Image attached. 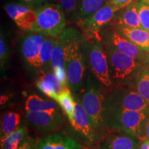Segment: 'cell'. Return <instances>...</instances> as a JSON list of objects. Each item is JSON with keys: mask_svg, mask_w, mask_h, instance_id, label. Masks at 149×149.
I'll use <instances>...</instances> for the list:
<instances>
[{"mask_svg": "<svg viewBox=\"0 0 149 149\" xmlns=\"http://www.w3.org/2000/svg\"><path fill=\"white\" fill-rule=\"evenodd\" d=\"M141 1H143L144 3H146V4H148L149 6V0H141Z\"/></svg>", "mask_w": 149, "mask_h": 149, "instance_id": "cell-36", "label": "cell"}, {"mask_svg": "<svg viewBox=\"0 0 149 149\" xmlns=\"http://www.w3.org/2000/svg\"><path fill=\"white\" fill-rule=\"evenodd\" d=\"M57 38L46 36L41 47L40 56H39V63H40V70L48 71L51 68V57L52 52Z\"/></svg>", "mask_w": 149, "mask_h": 149, "instance_id": "cell-21", "label": "cell"}, {"mask_svg": "<svg viewBox=\"0 0 149 149\" xmlns=\"http://www.w3.org/2000/svg\"><path fill=\"white\" fill-rule=\"evenodd\" d=\"M122 110L149 112V104L135 88L120 86L104 96L103 111Z\"/></svg>", "mask_w": 149, "mask_h": 149, "instance_id": "cell-4", "label": "cell"}, {"mask_svg": "<svg viewBox=\"0 0 149 149\" xmlns=\"http://www.w3.org/2000/svg\"><path fill=\"white\" fill-rule=\"evenodd\" d=\"M148 61H149V52L148 53Z\"/></svg>", "mask_w": 149, "mask_h": 149, "instance_id": "cell-37", "label": "cell"}, {"mask_svg": "<svg viewBox=\"0 0 149 149\" xmlns=\"http://www.w3.org/2000/svg\"><path fill=\"white\" fill-rule=\"evenodd\" d=\"M26 115L30 125L35 130L42 133L57 130L64 120L59 111L55 112L26 111Z\"/></svg>", "mask_w": 149, "mask_h": 149, "instance_id": "cell-13", "label": "cell"}, {"mask_svg": "<svg viewBox=\"0 0 149 149\" xmlns=\"http://www.w3.org/2000/svg\"><path fill=\"white\" fill-rule=\"evenodd\" d=\"M21 115L16 112L9 111L6 113L1 122V138L9 135L19 127Z\"/></svg>", "mask_w": 149, "mask_h": 149, "instance_id": "cell-23", "label": "cell"}, {"mask_svg": "<svg viewBox=\"0 0 149 149\" xmlns=\"http://www.w3.org/2000/svg\"><path fill=\"white\" fill-rule=\"evenodd\" d=\"M66 17L77 19L79 0H58Z\"/></svg>", "mask_w": 149, "mask_h": 149, "instance_id": "cell-27", "label": "cell"}, {"mask_svg": "<svg viewBox=\"0 0 149 149\" xmlns=\"http://www.w3.org/2000/svg\"><path fill=\"white\" fill-rule=\"evenodd\" d=\"M138 10L141 29L149 32V6L141 0H138Z\"/></svg>", "mask_w": 149, "mask_h": 149, "instance_id": "cell-28", "label": "cell"}, {"mask_svg": "<svg viewBox=\"0 0 149 149\" xmlns=\"http://www.w3.org/2000/svg\"><path fill=\"white\" fill-rule=\"evenodd\" d=\"M111 24L141 29L138 10V0H135L127 6L117 11Z\"/></svg>", "mask_w": 149, "mask_h": 149, "instance_id": "cell-17", "label": "cell"}, {"mask_svg": "<svg viewBox=\"0 0 149 149\" xmlns=\"http://www.w3.org/2000/svg\"><path fill=\"white\" fill-rule=\"evenodd\" d=\"M55 1V0H39V2H40V6H42V5L45 4L47 3H51L52 1Z\"/></svg>", "mask_w": 149, "mask_h": 149, "instance_id": "cell-35", "label": "cell"}, {"mask_svg": "<svg viewBox=\"0 0 149 149\" xmlns=\"http://www.w3.org/2000/svg\"><path fill=\"white\" fill-rule=\"evenodd\" d=\"M55 102L37 95H30L26 100L25 110L29 112H55L59 111Z\"/></svg>", "mask_w": 149, "mask_h": 149, "instance_id": "cell-20", "label": "cell"}, {"mask_svg": "<svg viewBox=\"0 0 149 149\" xmlns=\"http://www.w3.org/2000/svg\"><path fill=\"white\" fill-rule=\"evenodd\" d=\"M101 83L91 72L87 74L84 86L81 91V102L88 113L95 129H102L104 126L103 118V100Z\"/></svg>", "mask_w": 149, "mask_h": 149, "instance_id": "cell-6", "label": "cell"}, {"mask_svg": "<svg viewBox=\"0 0 149 149\" xmlns=\"http://www.w3.org/2000/svg\"><path fill=\"white\" fill-rule=\"evenodd\" d=\"M115 29L124 36L145 52H149V32L139 28H129L124 26L115 25Z\"/></svg>", "mask_w": 149, "mask_h": 149, "instance_id": "cell-19", "label": "cell"}, {"mask_svg": "<svg viewBox=\"0 0 149 149\" xmlns=\"http://www.w3.org/2000/svg\"><path fill=\"white\" fill-rule=\"evenodd\" d=\"M108 1L109 0H79L77 19L80 20L86 17L102 8Z\"/></svg>", "mask_w": 149, "mask_h": 149, "instance_id": "cell-25", "label": "cell"}, {"mask_svg": "<svg viewBox=\"0 0 149 149\" xmlns=\"http://www.w3.org/2000/svg\"><path fill=\"white\" fill-rule=\"evenodd\" d=\"M144 134H145V137H146L147 139L149 140V117L147 120L146 126H145V131H144Z\"/></svg>", "mask_w": 149, "mask_h": 149, "instance_id": "cell-34", "label": "cell"}, {"mask_svg": "<svg viewBox=\"0 0 149 149\" xmlns=\"http://www.w3.org/2000/svg\"><path fill=\"white\" fill-rule=\"evenodd\" d=\"M51 68L54 73L60 80L62 85L66 88H68L64 50L62 43L59 38L56 39L52 52Z\"/></svg>", "mask_w": 149, "mask_h": 149, "instance_id": "cell-18", "label": "cell"}, {"mask_svg": "<svg viewBox=\"0 0 149 149\" xmlns=\"http://www.w3.org/2000/svg\"><path fill=\"white\" fill-rule=\"evenodd\" d=\"M104 45L107 53L112 83L135 87L139 75L147 68L146 64L121 53L111 46Z\"/></svg>", "mask_w": 149, "mask_h": 149, "instance_id": "cell-2", "label": "cell"}, {"mask_svg": "<svg viewBox=\"0 0 149 149\" xmlns=\"http://www.w3.org/2000/svg\"><path fill=\"white\" fill-rule=\"evenodd\" d=\"M36 12L37 22L34 32L59 38L66 26V16L60 3H45L37 8Z\"/></svg>", "mask_w": 149, "mask_h": 149, "instance_id": "cell-5", "label": "cell"}, {"mask_svg": "<svg viewBox=\"0 0 149 149\" xmlns=\"http://www.w3.org/2000/svg\"><path fill=\"white\" fill-rule=\"evenodd\" d=\"M139 149H149V140L146 137L140 139Z\"/></svg>", "mask_w": 149, "mask_h": 149, "instance_id": "cell-33", "label": "cell"}, {"mask_svg": "<svg viewBox=\"0 0 149 149\" xmlns=\"http://www.w3.org/2000/svg\"><path fill=\"white\" fill-rule=\"evenodd\" d=\"M100 34L102 42L106 45L111 46L121 53L129 55L145 64L149 63L148 53L142 51L126 37L120 34L114 26H107L102 29Z\"/></svg>", "mask_w": 149, "mask_h": 149, "instance_id": "cell-8", "label": "cell"}, {"mask_svg": "<svg viewBox=\"0 0 149 149\" xmlns=\"http://www.w3.org/2000/svg\"><path fill=\"white\" fill-rule=\"evenodd\" d=\"M7 15L18 28L26 32H34L37 22L36 8L24 4L22 2H10L3 6Z\"/></svg>", "mask_w": 149, "mask_h": 149, "instance_id": "cell-11", "label": "cell"}, {"mask_svg": "<svg viewBox=\"0 0 149 149\" xmlns=\"http://www.w3.org/2000/svg\"><path fill=\"white\" fill-rule=\"evenodd\" d=\"M37 143L36 139L26 135L18 149H37Z\"/></svg>", "mask_w": 149, "mask_h": 149, "instance_id": "cell-30", "label": "cell"}, {"mask_svg": "<svg viewBox=\"0 0 149 149\" xmlns=\"http://www.w3.org/2000/svg\"><path fill=\"white\" fill-rule=\"evenodd\" d=\"M8 44L4 35L1 32L0 36V64L1 68H3L8 60Z\"/></svg>", "mask_w": 149, "mask_h": 149, "instance_id": "cell-29", "label": "cell"}, {"mask_svg": "<svg viewBox=\"0 0 149 149\" xmlns=\"http://www.w3.org/2000/svg\"><path fill=\"white\" fill-rule=\"evenodd\" d=\"M37 149H83L77 141L61 133L49 135L41 139Z\"/></svg>", "mask_w": 149, "mask_h": 149, "instance_id": "cell-16", "label": "cell"}, {"mask_svg": "<svg viewBox=\"0 0 149 149\" xmlns=\"http://www.w3.org/2000/svg\"><path fill=\"white\" fill-rule=\"evenodd\" d=\"M27 134L25 125L19 126L9 135L1 137L0 140L1 149H18Z\"/></svg>", "mask_w": 149, "mask_h": 149, "instance_id": "cell-22", "label": "cell"}, {"mask_svg": "<svg viewBox=\"0 0 149 149\" xmlns=\"http://www.w3.org/2000/svg\"><path fill=\"white\" fill-rule=\"evenodd\" d=\"M71 93L69 88H67L61 93L55 100L58 103L59 107L62 109L70 123L73 120L74 106V97Z\"/></svg>", "mask_w": 149, "mask_h": 149, "instance_id": "cell-24", "label": "cell"}, {"mask_svg": "<svg viewBox=\"0 0 149 149\" xmlns=\"http://www.w3.org/2000/svg\"><path fill=\"white\" fill-rule=\"evenodd\" d=\"M59 39L64 50L68 88L77 94L82 91L86 81V42L79 31L72 28L65 29Z\"/></svg>", "mask_w": 149, "mask_h": 149, "instance_id": "cell-1", "label": "cell"}, {"mask_svg": "<svg viewBox=\"0 0 149 149\" xmlns=\"http://www.w3.org/2000/svg\"><path fill=\"white\" fill-rule=\"evenodd\" d=\"M19 1L33 8H37L40 7L39 0H19Z\"/></svg>", "mask_w": 149, "mask_h": 149, "instance_id": "cell-32", "label": "cell"}, {"mask_svg": "<svg viewBox=\"0 0 149 149\" xmlns=\"http://www.w3.org/2000/svg\"><path fill=\"white\" fill-rule=\"evenodd\" d=\"M135 88L149 104V68L148 67L139 75L136 81Z\"/></svg>", "mask_w": 149, "mask_h": 149, "instance_id": "cell-26", "label": "cell"}, {"mask_svg": "<svg viewBox=\"0 0 149 149\" xmlns=\"http://www.w3.org/2000/svg\"><path fill=\"white\" fill-rule=\"evenodd\" d=\"M140 139L130 134L115 131L108 135L100 145V149H139Z\"/></svg>", "mask_w": 149, "mask_h": 149, "instance_id": "cell-14", "label": "cell"}, {"mask_svg": "<svg viewBox=\"0 0 149 149\" xmlns=\"http://www.w3.org/2000/svg\"><path fill=\"white\" fill-rule=\"evenodd\" d=\"M135 0H109V1L117 8L122 9L124 7L127 6Z\"/></svg>", "mask_w": 149, "mask_h": 149, "instance_id": "cell-31", "label": "cell"}, {"mask_svg": "<svg viewBox=\"0 0 149 149\" xmlns=\"http://www.w3.org/2000/svg\"><path fill=\"white\" fill-rule=\"evenodd\" d=\"M41 72L42 74L37 80L36 86L43 94L55 101L59 95L68 88L62 85L53 70H41Z\"/></svg>", "mask_w": 149, "mask_h": 149, "instance_id": "cell-15", "label": "cell"}, {"mask_svg": "<svg viewBox=\"0 0 149 149\" xmlns=\"http://www.w3.org/2000/svg\"><path fill=\"white\" fill-rule=\"evenodd\" d=\"M149 117V112L128 111H103L104 126L130 134L139 137H145V126Z\"/></svg>", "mask_w": 149, "mask_h": 149, "instance_id": "cell-3", "label": "cell"}, {"mask_svg": "<svg viewBox=\"0 0 149 149\" xmlns=\"http://www.w3.org/2000/svg\"><path fill=\"white\" fill-rule=\"evenodd\" d=\"M86 54L87 63L92 74L102 85L110 87L113 84L109 71V64L105 45L94 37L88 43H86Z\"/></svg>", "mask_w": 149, "mask_h": 149, "instance_id": "cell-7", "label": "cell"}, {"mask_svg": "<svg viewBox=\"0 0 149 149\" xmlns=\"http://www.w3.org/2000/svg\"><path fill=\"white\" fill-rule=\"evenodd\" d=\"M46 35L38 32H26L19 40V52L24 62L31 69L40 70L39 56Z\"/></svg>", "mask_w": 149, "mask_h": 149, "instance_id": "cell-9", "label": "cell"}, {"mask_svg": "<svg viewBox=\"0 0 149 149\" xmlns=\"http://www.w3.org/2000/svg\"><path fill=\"white\" fill-rule=\"evenodd\" d=\"M120 10L108 1L102 8L86 17L80 19V21L90 36L96 37L102 29L111 24L115 14Z\"/></svg>", "mask_w": 149, "mask_h": 149, "instance_id": "cell-10", "label": "cell"}, {"mask_svg": "<svg viewBox=\"0 0 149 149\" xmlns=\"http://www.w3.org/2000/svg\"><path fill=\"white\" fill-rule=\"evenodd\" d=\"M70 124L74 133L88 144H93L97 140L96 130L88 113L77 97H74L73 120Z\"/></svg>", "mask_w": 149, "mask_h": 149, "instance_id": "cell-12", "label": "cell"}]
</instances>
